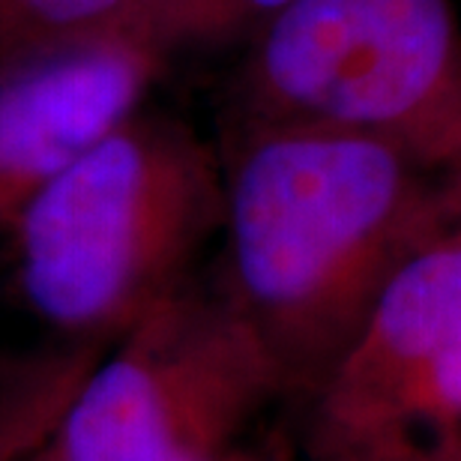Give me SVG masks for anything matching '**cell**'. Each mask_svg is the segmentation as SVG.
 <instances>
[{
	"label": "cell",
	"mask_w": 461,
	"mask_h": 461,
	"mask_svg": "<svg viewBox=\"0 0 461 461\" xmlns=\"http://www.w3.org/2000/svg\"><path fill=\"white\" fill-rule=\"evenodd\" d=\"M294 0H180L156 27L153 42L162 54L183 45H222L255 36L276 22Z\"/></svg>",
	"instance_id": "ba28073f"
},
{
	"label": "cell",
	"mask_w": 461,
	"mask_h": 461,
	"mask_svg": "<svg viewBox=\"0 0 461 461\" xmlns=\"http://www.w3.org/2000/svg\"><path fill=\"white\" fill-rule=\"evenodd\" d=\"M6 461H51V458L45 453V447H40V449H24L22 458H6Z\"/></svg>",
	"instance_id": "8fae6325"
},
{
	"label": "cell",
	"mask_w": 461,
	"mask_h": 461,
	"mask_svg": "<svg viewBox=\"0 0 461 461\" xmlns=\"http://www.w3.org/2000/svg\"><path fill=\"white\" fill-rule=\"evenodd\" d=\"M162 63L141 36H117L0 81V243L76 156L141 108Z\"/></svg>",
	"instance_id": "8992f818"
},
{
	"label": "cell",
	"mask_w": 461,
	"mask_h": 461,
	"mask_svg": "<svg viewBox=\"0 0 461 461\" xmlns=\"http://www.w3.org/2000/svg\"><path fill=\"white\" fill-rule=\"evenodd\" d=\"M222 168V291L288 386H312L386 279L447 230L435 171L324 126L230 129Z\"/></svg>",
	"instance_id": "6da1fadb"
},
{
	"label": "cell",
	"mask_w": 461,
	"mask_h": 461,
	"mask_svg": "<svg viewBox=\"0 0 461 461\" xmlns=\"http://www.w3.org/2000/svg\"><path fill=\"white\" fill-rule=\"evenodd\" d=\"M0 368H4V354H0Z\"/></svg>",
	"instance_id": "4fadbf2b"
},
{
	"label": "cell",
	"mask_w": 461,
	"mask_h": 461,
	"mask_svg": "<svg viewBox=\"0 0 461 461\" xmlns=\"http://www.w3.org/2000/svg\"><path fill=\"white\" fill-rule=\"evenodd\" d=\"M372 135L422 168L461 165V24L449 0H294L252 40L234 129Z\"/></svg>",
	"instance_id": "3957f363"
},
{
	"label": "cell",
	"mask_w": 461,
	"mask_h": 461,
	"mask_svg": "<svg viewBox=\"0 0 461 461\" xmlns=\"http://www.w3.org/2000/svg\"><path fill=\"white\" fill-rule=\"evenodd\" d=\"M222 222V159L180 120L138 108L36 195L6 249L33 315L96 348L180 291Z\"/></svg>",
	"instance_id": "7a4b0ae2"
},
{
	"label": "cell",
	"mask_w": 461,
	"mask_h": 461,
	"mask_svg": "<svg viewBox=\"0 0 461 461\" xmlns=\"http://www.w3.org/2000/svg\"><path fill=\"white\" fill-rule=\"evenodd\" d=\"M234 461H258V458H255V456H243V453H240V456H237Z\"/></svg>",
	"instance_id": "7c38bea8"
},
{
	"label": "cell",
	"mask_w": 461,
	"mask_h": 461,
	"mask_svg": "<svg viewBox=\"0 0 461 461\" xmlns=\"http://www.w3.org/2000/svg\"><path fill=\"white\" fill-rule=\"evenodd\" d=\"M312 393L321 461H461V230L386 279Z\"/></svg>",
	"instance_id": "5b68a950"
},
{
	"label": "cell",
	"mask_w": 461,
	"mask_h": 461,
	"mask_svg": "<svg viewBox=\"0 0 461 461\" xmlns=\"http://www.w3.org/2000/svg\"><path fill=\"white\" fill-rule=\"evenodd\" d=\"M177 4L180 0H138V33H141L150 45H156L153 42L156 27L177 9ZM165 58H168V54H165Z\"/></svg>",
	"instance_id": "30bf717a"
},
{
	"label": "cell",
	"mask_w": 461,
	"mask_h": 461,
	"mask_svg": "<svg viewBox=\"0 0 461 461\" xmlns=\"http://www.w3.org/2000/svg\"><path fill=\"white\" fill-rule=\"evenodd\" d=\"M279 363L225 291L192 282L96 357L63 399L51 461H234L285 390Z\"/></svg>",
	"instance_id": "277c9868"
},
{
	"label": "cell",
	"mask_w": 461,
	"mask_h": 461,
	"mask_svg": "<svg viewBox=\"0 0 461 461\" xmlns=\"http://www.w3.org/2000/svg\"><path fill=\"white\" fill-rule=\"evenodd\" d=\"M438 195L447 230H461V165L453 171L438 174Z\"/></svg>",
	"instance_id": "9c48e42d"
},
{
	"label": "cell",
	"mask_w": 461,
	"mask_h": 461,
	"mask_svg": "<svg viewBox=\"0 0 461 461\" xmlns=\"http://www.w3.org/2000/svg\"><path fill=\"white\" fill-rule=\"evenodd\" d=\"M117 36H141L138 0H0V81Z\"/></svg>",
	"instance_id": "52a82bcc"
}]
</instances>
